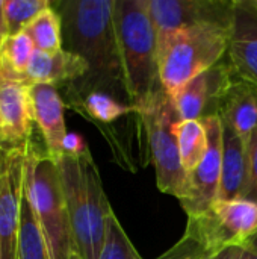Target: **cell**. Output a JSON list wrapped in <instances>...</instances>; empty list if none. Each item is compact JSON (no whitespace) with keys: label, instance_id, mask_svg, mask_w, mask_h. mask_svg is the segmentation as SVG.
Returning a JSON list of instances; mask_svg holds the SVG:
<instances>
[{"label":"cell","instance_id":"cell-15","mask_svg":"<svg viewBox=\"0 0 257 259\" xmlns=\"http://www.w3.org/2000/svg\"><path fill=\"white\" fill-rule=\"evenodd\" d=\"M88 73L86 61L70 52L59 50L55 53L35 50L27 71L26 82L29 85L35 83H48L56 85L59 82H76L85 77Z\"/></svg>","mask_w":257,"mask_h":259},{"label":"cell","instance_id":"cell-16","mask_svg":"<svg viewBox=\"0 0 257 259\" xmlns=\"http://www.w3.org/2000/svg\"><path fill=\"white\" fill-rule=\"evenodd\" d=\"M218 117L229 124L242 140L248 150L257 127V91L250 85L236 80L223 99Z\"/></svg>","mask_w":257,"mask_h":259},{"label":"cell","instance_id":"cell-17","mask_svg":"<svg viewBox=\"0 0 257 259\" xmlns=\"http://www.w3.org/2000/svg\"><path fill=\"white\" fill-rule=\"evenodd\" d=\"M223 126V175L218 200L242 199L247 184V147L238 134L224 121Z\"/></svg>","mask_w":257,"mask_h":259},{"label":"cell","instance_id":"cell-23","mask_svg":"<svg viewBox=\"0 0 257 259\" xmlns=\"http://www.w3.org/2000/svg\"><path fill=\"white\" fill-rule=\"evenodd\" d=\"M98 259H144L136 250L135 244L130 241L114 209L111 211L106 222L105 244Z\"/></svg>","mask_w":257,"mask_h":259},{"label":"cell","instance_id":"cell-24","mask_svg":"<svg viewBox=\"0 0 257 259\" xmlns=\"http://www.w3.org/2000/svg\"><path fill=\"white\" fill-rule=\"evenodd\" d=\"M48 6L50 3L47 0H5L3 14L8 35L23 32L27 24Z\"/></svg>","mask_w":257,"mask_h":259},{"label":"cell","instance_id":"cell-1","mask_svg":"<svg viewBox=\"0 0 257 259\" xmlns=\"http://www.w3.org/2000/svg\"><path fill=\"white\" fill-rule=\"evenodd\" d=\"M61 18L68 36V50L88 64L86 76L71 82V100L91 91H101L130 105L115 29V0L67 2Z\"/></svg>","mask_w":257,"mask_h":259},{"label":"cell","instance_id":"cell-11","mask_svg":"<svg viewBox=\"0 0 257 259\" xmlns=\"http://www.w3.org/2000/svg\"><path fill=\"white\" fill-rule=\"evenodd\" d=\"M235 82L227 61L218 62L211 70L194 77L170 97L180 120H201L218 115L220 105Z\"/></svg>","mask_w":257,"mask_h":259},{"label":"cell","instance_id":"cell-13","mask_svg":"<svg viewBox=\"0 0 257 259\" xmlns=\"http://www.w3.org/2000/svg\"><path fill=\"white\" fill-rule=\"evenodd\" d=\"M0 112L3 144L21 147L29 141L33 121L30 85L0 76Z\"/></svg>","mask_w":257,"mask_h":259},{"label":"cell","instance_id":"cell-2","mask_svg":"<svg viewBox=\"0 0 257 259\" xmlns=\"http://www.w3.org/2000/svg\"><path fill=\"white\" fill-rule=\"evenodd\" d=\"M77 259H98L112 211L91 155H67L56 162Z\"/></svg>","mask_w":257,"mask_h":259},{"label":"cell","instance_id":"cell-30","mask_svg":"<svg viewBox=\"0 0 257 259\" xmlns=\"http://www.w3.org/2000/svg\"><path fill=\"white\" fill-rule=\"evenodd\" d=\"M248 244H251V246H253V247H254V249L257 250V235H256V237H253V238H251V240L248 241Z\"/></svg>","mask_w":257,"mask_h":259},{"label":"cell","instance_id":"cell-21","mask_svg":"<svg viewBox=\"0 0 257 259\" xmlns=\"http://www.w3.org/2000/svg\"><path fill=\"white\" fill-rule=\"evenodd\" d=\"M174 134L180 152V161L185 171L192 173L203 161L209 140L201 120H179L174 124Z\"/></svg>","mask_w":257,"mask_h":259},{"label":"cell","instance_id":"cell-7","mask_svg":"<svg viewBox=\"0 0 257 259\" xmlns=\"http://www.w3.org/2000/svg\"><path fill=\"white\" fill-rule=\"evenodd\" d=\"M147 140L148 158L155 167L158 188L179 202L186 196L188 173L185 171L174 124L180 120L170 94L162 90L145 108L138 111Z\"/></svg>","mask_w":257,"mask_h":259},{"label":"cell","instance_id":"cell-32","mask_svg":"<svg viewBox=\"0 0 257 259\" xmlns=\"http://www.w3.org/2000/svg\"><path fill=\"white\" fill-rule=\"evenodd\" d=\"M0 146H5V144H3V141H2V137H0Z\"/></svg>","mask_w":257,"mask_h":259},{"label":"cell","instance_id":"cell-18","mask_svg":"<svg viewBox=\"0 0 257 259\" xmlns=\"http://www.w3.org/2000/svg\"><path fill=\"white\" fill-rule=\"evenodd\" d=\"M35 50L32 38L24 30L15 35H8L0 42V76L11 80L26 82V71Z\"/></svg>","mask_w":257,"mask_h":259},{"label":"cell","instance_id":"cell-25","mask_svg":"<svg viewBox=\"0 0 257 259\" xmlns=\"http://www.w3.org/2000/svg\"><path fill=\"white\" fill-rule=\"evenodd\" d=\"M242 199L257 203V127L247 150V184Z\"/></svg>","mask_w":257,"mask_h":259},{"label":"cell","instance_id":"cell-5","mask_svg":"<svg viewBox=\"0 0 257 259\" xmlns=\"http://www.w3.org/2000/svg\"><path fill=\"white\" fill-rule=\"evenodd\" d=\"M230 26L200 23L158 42L159 79L171 96L185 83L215 67L227 55Z\"/></svg>","mask_w":257,"mask_h":259},{"label":"cell","instance_id":"cell-12","mask_svg":"<svg viewBox=\"0 0 257 259\" xmlns=\"http://www.w3.org/2000/svg\"><path fill=\"white\" fill-rule=\"evenodd\" d=\"M227 62L236 80L257 91V3L235 2Z\"/></svg>","mask_w":257,"mask_h":259},{"label":"cell","instance_id":"cell-10","mask_svg":"<svg viewBox=\"0 0 257 259\" xmlns=\"http://www.w3.org/2000/svg\"><path fill=\"white\" fill-rule=\"evenodd\" d=\"M27 144V143H26ZM26 144L9 147L0 179V252L2 259H18L21 200L24 194Z\"/></svg>","mask_w":257,"mask_h":259},{"label":"cell","instance_id":"cell-9","mask_svg":"<svg viewBox=\"0 0 257 259\" xmlns=\"http://www.w3.org/2000/svg\"><path fill=\"white\" fill-rule=\"evenodd\" d=\"M208 132V152L201 164L188 175L186 196L180 200V206L188 217L206 212L220 194L223 175V126L218 115L201 118Z\"/></svg>","mask_w":257,"mask_h":259},{"label":"cell","instance_id":"cell-19","mask_svg":"<svg viewBox=\"0 0 257 259\" xmlns=\"http://www.w3.org/2000/svg\"><path fill=\"white\" fill-rule=\"evenodd\" d=\"M73 106L97 126L114 124L120 118L129 117L136 112V108L121 103L115 97L101 91H91L73 100Z\"/></svg>","mask_w":257,"mask_h":259},{"label":"cell","instance_id":"cell-3","mask_svg":"<svg viewBox=\"0 0 257 259\" xmlns=\"http://www.w3.org/2000/svg\"><path fill=\"white\" fill-rule=\"evenodd\" d=\"M115 29L130 105L145 108L164 88L159 79L158 38L145 0H115Z\"/></svg>","mask_w":257,"mask_h":259},{"label":"cell","instance_id":"cell-8","mask_svg":"<svg viewBox=\"0 0 257 259\" xmlns=\"http://www.w3.org/2000/svg\"><path fill=\"white\" fill-rule=\"evenodd\" d=\"M158 42L173 33L200 24H232L236 0H145Z\"/></svg>","mask_w":257,"mask_h":259},{"label":"cell","instance_id":"cell-22","mask_svg":"<svg viewBox=\"0 0 257 259\" xmlns=\"http://www.w3.org/2000/svg\"><path fill=\"white\" fill-rule=\"evenodd\" d=\"M39 52L55 53L62 50V18L52 6L41 11L24 29Z\"/></svg>","mask_w":257,"mask_h":259},{"label":"cell","instance_id":"cell-20","mask_svg":"<svg viewBox=\"0 0 257 259\" xmlns=\"http://www.w3.org/2000/svg\"><path fill=\"white\" fill-rule=\"evenodd\" d=\"M18 259H52L35 208L24 188L20 215Z\"/></svg>","mask_w":257,"mask_h":259},{"label":"cell","instance_id":"cell-27","mask_svg":"<svg viewBox=\"0 0 257 259\" xmlns=\"http://www.w3.org/2000/svg\"><path fill=\"white\" fill-rule=\"evenodd\" d=\"M86 152H89V147H88L86 141L83 140V137L76 132H68L64 140V153L77 156V155H83Z\"/></svg>","mask_w":257,"mask_h":259},{"label":"cell","instance_id":"cell-29","mask_svg":"<svg viewBox=\"0 0 257 259\" xmlns=\"http://www.w3.org/2000/svg\"><path fill=\"white\" fill-rule=\"evenodd\" d=\"M8 150H9V147L0 146V179H2V175H3V168H5V161H6Z\"/></svg>","mask_w":257,"mask_h":259},{"label":"cell","instance_id":"cell-14","mask_svg":"<svg viewBox=\"0 0 257 259\" xmlns=\"http://www.w3.org/2000/svg\"><path fill=\"white\" fill-rule=\"evenodd\" d=\"M33 121L38 124L47 155L58 162L64 156V140L67 127L64 120V102L56 90V85L35 83L30 85Z\"/></svg>","mask_w":257,"mask_h":259},{"label":"cell","instance_id":"cell-26","mask_svg":"<svg viewBox=\"0 0 257 259\" xmlns=\"http://www.w3.org/2000/svg\"><path fill=\"white\" fill-rule=\"evenodd\" d=\"M214 259H257V250L248 243L241 246H233L221 253H218Z\"/></svg>","mask_w":257,"mask_h":259},{"label":"cell","instance_id":"cell-6","mask_svg":"<svg viewBox=\"0 0 257 259\" xmlns=\"http://www.w3.org/2000/svg\"><path fill=\"white\" fill-rule=\"evenodd\" d=\"M24 188L35 208L50 258L77 259L58 165L47 152L39 153L30 140L26 144Z\"/></svg>","mask_w":257,"mask_h":259},{"label":"cell","instance_id":"cell-28","mask_svg":"<svg viewBox=\"0 0 257 259\" xmlns=\"http://www.w3.org/2000/svg\"><path fill=\"white\" fill-rule=\"evenodd\" d=\"M3 2L5 0H0V42L8 36L6 21H5V14H3Z\"/></svg>","mask_w":257,"mask_h":259},{"label":"cell","instance_id":"cell-4","mask_svg":"<svg viewBox=\"0 0 257 259\" xmlns=\"http://www.w3.org/2000/svg\"><path fill=\"white\" fill-rule=\"evenodd\" d=\"M257 235V203L217 200L206 212L188 217L182 238L158 259H214Z\"/></svg>","mask_w":257,"mask_h":259},{"label":"cell","instance_id":"cell-33","mask_svg":"<svg viewBox=\"0 0 257 259\" xmlns=\"http://www.w3.org/2000/svg\"><path fill=\"white\" fill-rule=\"evenodd\" d=\"M0 259H2V252H0Z\"/></svg>","mask_w":257,"mask_h":259},{"label":"cell","instance_id":"cell-31","mask_svg":"<svg viewBox=\"0 0 257 259\" xmlns=\"http://www.w3.org/2000/svg\"><path fill=\"white\" fill-rule=\"evenodd\" d=\"M2 126H3V121H2V112H0V131H2Z\"/></svg>","mask_w":257,"mask_h":259}]
</instances>
